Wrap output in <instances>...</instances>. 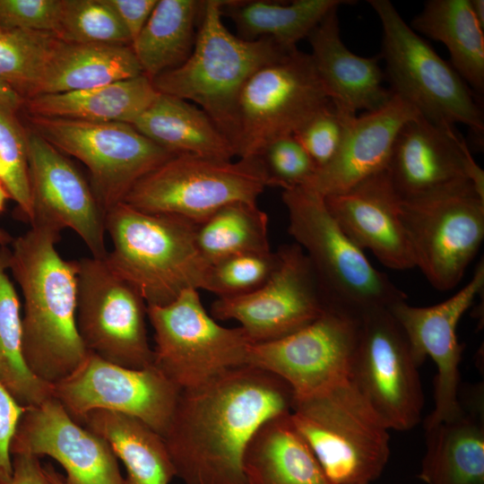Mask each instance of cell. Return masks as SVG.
<instances>
[{
    "label": "cell",
    "instance_id": "cell-1",
    "mask_svg": "<svg viewBox=\"0 0 484 484\" xmlns=\"http://www.w3.org/2000/svg\"><path fill=\"white\" fill-rule=\"evenodd\" d=\"M293 405L285 381L250 365L180 390L163 436L175 476L185 484H247L243 455L249 440Z\"/></svg>",
    "mask_w": 484,
    "mask_h": 484
},
{
    "label": "cell",
    "instance_id": "cell-2",
    "mask_svg": "<svg viewBox=\"0 0 484 484\" xmlns=\"http://www.w3.org/2000/svg\"><path fill=\"white\" fill-rule=\"evenodd\" d=\"M61 231L30 227L12 243L9 270L23 298L22 354L29 369L54 385L89 352L77 328L78 260L56 249Z\"/></svg>",
    "mask_w": 484,
    "mask_h": 484
},
{
    "label": "cell",
    "instance_id": "cell-3",
    "mask_svg": "<svg viewBox=\"0 0 484 484\" xmlns=\"http://www.w3.org/2000/svg\"><path fill=\"white\" fill-rule=\"evenodd\" d=\"M197 224L119 203L106 213L113 248L104 259L147 306L161 307L186 290H205L211 264L196 244Z\"/></svg>",
    "mask_w": 484,
    "mask_h": 484
},
{
    "label": "cell",
    "instance_id": "cell-4",
    "mask_svg": "<svg viewBox=\"0 0 484 484\" xmlns=\"http://www.w3.org/2000/svg\"><path fill=\"white\" fill-rule=\"evenodd\" d=\"M220 5L221 0L203 2L191 55L152 82L160 93L195 103L233 146L237 106L245 83L260 67L290 49L265 39L235 36L222 22Z\"/></svg>",
    "mask_w": 484,
    "mask_h": 484
},
{
    "label": "cell",
    "instance_id": "cell-5",
    "mask_svg": "<svg viewBox=\"0 0 484 484\" xmlns=\"http://www.w3.org/2000/svg\"><path fill=\"white\" fill-rule=\"evenodd\" d=\"M290 417L330 484H369L382 474L389 428L350 377L295 400Z\"/></svg>",
    "mask_w": 484,
    "mask_h": 484
},
{
    "label": "cell",
    "instance_id": "cell-6",
    "mask_svg": "<svg viewBox=\"0 0 484 484\" xmlns=\"http://www.w3.org/2000/svg\"><path fill=\"white\" fill-rule=\"evenodd\" d=\"M288 231L307 256L331 305L361 317L406 299L342 231L324 197L306 186L284 189Z\"/></svg>",
    "mask_w": 484,
    "mask_h": 484
},
{
    "label": "cell",
    "instance_id": "cell-7",
    "mask_svg": "<svg viewBox=\"0 0 484 484\" xmlns=\"http://www.w3.org/2000/svg\"><path fill=\"white\" fill-rule=\"evenodd\" d=\"M270 186L272 183L259 157L234 161L177 154L143 177L122 203L199 224L229 203H257Z\"/></svg>",
    "mask_w": 484,
    "mask_h": 484
},
{
    "label": "cell",
    "instance_id": "cell-8",
    "mask_svg": "<svg viewBox=\"0 0 484 484\" xmlns=\"http://www.w3.org/2000/svg\"><path fill=\"white\" fill-rule=\"evenodd\" d=\"M383 29L381 57L393 93L436 124L467 125L478 138L482 111L453 66L415 32L389 0H368Z\"/></svg>",
    "mask_w": 484,
    "mask_h": 484
},
{
    "label": "cell",
    "instance_id": "cell-9",
    "mask_svg": "<svg viewBox=\"0 0 484 484\" xmlns=\"http://www.w3.org/2000/svg\"><path fill=\"white\" fill-rule=\"evenodd\" d=\"M330 102L311 55L289 50L255 71L243 87L236 112V156L259 157L270 143L293 135Z\"/></svg>",
    "mask_w": 484,
    "mask_h": 484
},
{
    "label": "cell",
    "instance_id": "cell-10",
    "mask_svg": "<svg viewBox=\"0 0 484 484\" xmlns=\"http://www.w3.org/2000/svg\"><path fill=\"white\" fill-rule=\"evenodd\" d=\"M147 317L154 332L153 366L180 390L247 365L252 342L245 331L219 324L196 290L165 306H147Z\"/></svg>",
    "mask_w": 484,
    "mask_h": 484
},
{
    "label": "cell",
    "instance_id": "cell-11",
    "mask_svg": "<svg viewBox=\"0 0 484 484\" xmlns=\"http://www.w3.org/2000/svg\"><path fill=\"white\" fill-rule=\"evenodd\" d=\"M414 265L438 290L454 289L484 238V198L470 183L402 201Z\"/></svg>",
    "mask_w": 484,
    "mask_h": 484
},
{
    "label": "cell",
    "instance_id": "cell-12",
    "mask_svg": "<svg viewBox=\"0 0 484 484\" xmlns=\"http://www.w3.org/2000/svg\"><path fill=\"white\" fill-rule=\"evenodd\" d=\"M28 118L32 131L85 165L91 189L105 213L122 203L143 177L175 155L130 124Z\"/></svg>",
    "mask_w": 484,
    "mask_h": 484
},
{
    "label": "cell",
    "instance_id": "cell-13",
    "mask_svg": "<svg viewBox=\"0 0 484 484\" xmlns=\"http://www.w3.org/2000/svg\"><path fill=\"white\" fill-rule=\"evenodd\" d=\"M147 305L104 259L78 260L77 328L89 353L135 369L153 365Z\"/></svg>",
    "mask_w": 484,
    "mask_h": 484
},
{
    "label": "cell",
    "instance_id": "cell-14",
    "mask_svg": "<svg viewBox=\"0 0 484 484\" xmlns=\"http://www.w3.org/2000/svg\"><path fill=\"white\" fill-rule=\"evenodd\" d=\"M418 368L389 309L360 317L350 379L389 429L410 430L420 421L424 396Z\"/></svg>",
    "mask_w": 484,
    "mask_h": 484
},
{
    "label": "cell",
    "instance_id": "cell-15",
    "mask_svg": "<svg viewBox=\"0 0 484 484\" xmlns=\"http://www.w3.org/2000/svg\"><path fill=\"white\" fill-rule=\"evenodd\" d=\"M277 253V265L262 286L243 295L218 298L211 307L214 319L238 322L253 344L288 336L331 306L298 245H285Z\"/></svg>",
    "mask_w": 484,
    "mask_h": 484
},
{
    "label": "cell",
    "instance_id": "cell-16",
    "mask_svg": "<svg viewBox=\"0 0 484 484\" xmlns=\"http://www.w3.org/2000/svg\"><path fill=\"white\" fill-rule=\"evenodd\" d=\"M360 317L335 306L298 331L272 341L251 344L247 365L277 376L294 401L350 377Z\"/></svg>",
    "mask_w": 484,
    "mask_h": 484
},
{
    "label": "cell",
    "instance_id": "cell-17",
    "mask_svg": "<svg viewBox=\"0 0 484 484\" xmlns=\"http://www.w3.org/2000/svg\"><path fill=\"white\" fill-rule=\"evenodd\" d=\"M179 392L153 365L129 368L91 353L71 375L52 385V396L81 424L91 411H110L134 417L162 436Z\"/></svg>",
    "mask_w": 484,
    "mask_h": 484
},
{
    "label": "cell",
    "instance_id": "cell-18",
    "mask_svg": "<svg viewBox=\"0 0 484 484\" xmlns=\"http://www.w3.org/2000/svg\"><path fill=\"white\" fill-rule=\"evenodd\" d=\"M26 133L30 227L71 229L92 257L105 259L106 213L90 183L64 153L30 128Z\"/></svg>",
    "mask_w": 484,
    "mask_h": 484
},
{
    "label": "cell",
    "instance_id": "cell-19",
    "mask_svg": "<svg viewBox=\"0 0 484 484\" xmlns=\"http://www.w3.org/2000/svg\"><path fill=\"white\" fill-rule=\"evenodd\" d=\"M484 288V263L476 267L470 281L448 299L429 307H413L405 300L393 305L389 311L404 332L415 362L419 367L430 357L436 367L435 406L424 428L459 416L460 362L462 345L457 339V325Z\"/></svg>",
    "mask_w": 484,
    "mask_h": 484
},
{
    "label": "cell",
    "instance_id": "cell-20",
    "mask_svg": "<svg viewBox=\"0 0 484 484\" xmlns=\"http://www.w3.org/2000/svg\"><path fill=\"white\" fill-rule=\"evenodd\" d=\"M386 170L402 200L467 183L484 198V171L454 125L421 115L399 131Z\"/></svg>",
    "mask_w": 484,
    "mask_h": 484
},
{
    "label": "cell",
    "instance_id": "cell-21",
    "mask_svg": "<svg viewBox=\"0 0 484 484\" xmlns=\"http://www.w3.org/2000/svg\"><path fill=\"white\" fill-rule=\"evenodd\" d=\"M11 454L51 457L65 471V484L125 483L108 443L77 422L53 396L25 408Z\"/></svg>",
    "mask_w": 484,
    "mask_h": 484
},
{
    "label": "cell",
    "instance_id": "cell-22",
    "mask_svg": "<svg viewBox=\"0 0 484 484\" xmlns=\"http://www.w3.org/2000/svg\"><path fill=\"white\" fill-rule=\"evenodd\" d=\"M324 201L340 228L360 249L371 251L393 270L415 267L402 217V199L386 169Z\"/></svg>",
    "mask_w": 484,
    "mask_h": 484
},
{
    "label": "cell",
    "instance_id": "cell-23",
    "mask_svg": "<svg viewBox=\"0 0 484 484\" xmlns=\"http://www.w3.org/2000/svg\"><path fill=\"white\" fill-rule=\"evenodd\" d=\"M419 115L412 105L393 93L380 108L355 116L334 157L301 186L326 197L344 193L385 170L399 131Z\"/></svg>",
    "mask_w": 484,
    "mask_h": 484
},
{
    "label": "cell",
    "instance_id": "cell-24",
    "mask_svg": "<svg viewBox=\"0 0 484 484\" xmlns=\"http://www.w3.org/2000/svg\"><path fill=\"white\" fill-rule=\"evenodd\" d=\"M338 8L332 9L307 36L315 68L339 108L356 114L371 112L386 104L393 91L383 85L377 57L359 56L341 40Z\"/></svg>",
    "mask_w": 484,
    "mask_h": 484
},
{
    "label": "cell",
    "instance_id": "cell-25",
    "mask_svg": "<svg viewBox=\"0 0 484 484\" xmlns=\"http://www.w3.org/2000/svg\"><path fill=\"white\" fill-rule=\"evenodd\" d=\"M456 418L426 428L427 451L419 478L427 484H484L482 385L459 395Z\"/></svg>",
    "mask_w": 484,
    "mask_h": 484
},
{
    "label": "cell",
    "instance_id": "cell-26",
    "mask_svg": "<svg viewBox=\"0 0 484 484\" xmlns=\"http://www.w3.org/2000/svg\"><path fill=\"white\" fill-rule=\"evenodd\" d=\"M243 471L247 484H330L290 412L256 429L244 452Z\"/></svg>",
    "mask_w": 484,
    "mask_h": 484
},
{
    "label": "cell",
    "instance_id": "cell-27",
    "mask_svg": "<svg viewBox=\"0 0 484 484\" xmlns=\"http://www.w3.org/2000/svg\"><path fill=\"white\" fill-rule=\"evenodd\" d=\"M159 91L145 74L77 91L42 94L25 100L29 116L132 125Z\"/></svg>",
    "mask_w": 484,
    "mask_h": 484
},
{
    "label": "cell",
    "instance_id": "cell-28",
    "mask_svg": "<svg viewBox=\"0 0 484 484\" xmlns=\"http://www.w3.org/2000/svg\"><path fill=\"white\" fill-rule=\"evenodd\" d=\"M132 125L164 150L232 160L235 150L210 117L187 100L160 93Z\"/></svg>",
    "mask_w": 484,
    "mask_h": 484
},
{
    "label": "cell",
    "instance_id": "cell-29",
    "mask_svg": "<svg viewBox=\"0 0 484 484\" xmlns=\"http://www.w3.org/2000/svg\"><path fill=\"white\" fill-rule=\"evenodd\" d=\"M141 74L143 73L130 45L61 40L35 96L92 89Z\"/></svg>",
    "mask_w": 484,
    "mask_h": 484
},
{
    "label": "cell",
    "instance_id": "cell-30",
    "mask_svg": "<svg viewBox=\"0 0 484 484\" xmlns=\"http://www.w3.org/2000/svg\"><path fill=\"white\" fill-rule=\"evenodd\" d=\"M82 424L102 436L124 464V484H169L175 476L161 435L142 420L110 411L96 410Z\"/></svg>",
    "mask_w": 484,
    "mask_h": 484
},
{
    "label": "cell",
    "instance_id": "cell-31",
    "mask_svg": "<svg viewBox=\"0 0 484 484\" xmlns=\"http://www.w3.org/2000/svg\"><path fill=\"white\" fill-rule=\"evenodd\" d=\"M352 1L221 0L220 13L233 22L240 39H265L284 49H292L332 9Z\"/></svg>",
    "mask_w": 484,
    "mask_h": 484
},
{
    "label": "cell",
    "instance_id": "cell-32",
    "mask_svg": "<svg viewBox=\"0 0 484 484\" xmlns=\"http://www.w3.org/2000/svg\"><path fill=\"white\" fill-rule=\"evenodd\" d=\"M411 28L442 42L451 65L478 93L484 91V28L475 18L470 0H429Z\"/></svg>",
    "mask_w": 484,
    "mask_h": 484
},
{
    "label": "cell",
    "instance_id": "cell-33",
    "mask_svg": "<svg viewBox=\"0 0 484 484\" xmlns=\"http://www.w3.org/2000/svg\"><path fill=\"white\" fill-rule=\"evenodd\" d=\"M204 1L158 0L131 48L143 74L154 79L191 55Z\"/></svg>",
    "mask_w": 484,
    "mask_h": 484
},
{
    "label": "cell",
    "instance_id": "cell-34",
    "mask_svg": "<svg viewBox=\"0 0 484 484\" xmlns=\"http://www.w3.org/2000/svg\"><path fill=\"white\" fill-rule=\"evenodd\" d=\"M11 249L0 246V382L23 407L37 405L52 396V385L39 379L22 354L21 301L10 281Z\"/></svg>",
    "mask_w": 484,
    "mask_h": 484
},
{
    "label": "cell",
    "instance_id": "cell-35",
    "mask_svg": "<svg viewBox=\"0 0 484 484\" xmlns=\"http://www.w3.org/2000/svg\"><path fill=\"white\" fill-rule=\"evenodd\" d=\"M196 244L211 265L240 254L269 251L267 214L257 203H229L197 224Z\"/></svg>",
    "mask_w": 484,
    "mask_h": 484
},
{
    "label": "cell",
    "instance_id": "cell-36",
    "mask_svg": "<svg viewBox=\"0 0 484 484\" xmlns=\"http://www.w3.org/2000/svg\"><path fill=\"white\" fill-rule=\"evenodd\" d=\"M60 41L52 32L0 28V82L25 100L34 97Z\"/></svg>",
    "mask_w": 484,
    "mask_h": 484
},
{
    "label": "cell",
    "instance_id": "cell-37",
    "mask_svg": "<svg viewBox=\"0 0 484 484\" xmlns=\"http://www.w3.org/2000/svg\"><path fill=\"white\" fill-rule=\"evenodd\" d=\"M56 35L66 43L131 46L127 31L106 0H61Z\"/></svg>",
    "mask_w": 484,
    "mask_h": 484
},
{
    "label": "cell",
    "instance_id": "cell-38",
    "mask_svg": "<svg viewBox=\"0 0 484 484\" xmlns=\"http://www.w3.org/2000/svg\"><path fill=\"white\" fill-rule=\"evenodd\" d=\"M0 181L16 203V217L30 218V188L26 129L17 115L0 110Z\"/></svg>",
    "mask_w": 484,
    "mask_h": 484
},
{
    "label": "cell",
    "instance_id": "cell-39",
    "mask_svg": "<svg viewBox=\"0 0 484 484\" xmlns=\"http://www.w3.org/2000/svg\"><path fill=\"white\" fill-rule=\"evenodd\" d=\"M278 263V253L269 251L237 255L211 265L207 291L219 298L236 297L262 286Z\"/></svg>",
    "mask_w": 484,
    "mask_h": 484
},
{
    "label": "cell",
    "instance_id": "cell-40",
    "mask_svg": "<svg viewBox=\"0 0 484 484\" xmlns=\"http://www.w3.org/2000/svg\"><path fill=\"white\" fill-rule=\"evenodd\" d=\"M355 116L331 101L293 134L315 163L316 170L334 157Z\"/></svg>",
    "mask_w": 484,
    "mask_h": 484
},
{
    "label": "cell",
    "instance_id": "cell-41",
    "mask_svg": "<svg viewBox=\"0 0 484 484\" xmlns=\"http://www.w3.org/2000/svg\"><path fill=\"white\" fill-rule=\"evenodd\" d=\"M259 158L272 186L282 190L306 185L316 171L315 163L293 135L272 141Z\"/></svg>",
    "mask_w": 484,
    "mask_h": 484
},
{
    "label": "cell",
    "instance_id": "cell-42",
    "mask_svg": "<svg viewBox=\"0 0 484 484\" xmlns=\"http://www.w3.org/2000/svg\"><path fill=\"white\" fill-rule=\"evenodd\" d=\"M60 11L61 0H0V28L48 31L56 35Z\"/></svg>",
    "mask_w": 484,
    "mask_h": 484
},
{
    "label": "cell",
    "instance_id": "cell-43",
    "mask_svg": "<svg viewBox=\"0 0 484 484\" xmlns=\"http://www.w3.org/2000/svg\"><path fill=\"white\" fill-rule=\"evenodd\" d=\"M25 408L0 382V484H9L12 479L11 445Z\"/></svg>",
    "mask_w": 484,
    "mask_h": 484
},
{
    "label": "cell",
    "instance_id": "cell-44",
    "mask_svg": "<svg viewBox=\"0 0 484 484\" xmlns=\"http://www.w3.org/2000/svg\"><path fill=\"white\" fill-rule=\"evenodd\" d=\"M13 475L9 484H65L62 476L52 468L44 467L39 458L29 454H14Z\"/></svg>",
    "mask_w": 484,
    "mask_h": 484
},
{
    "label": "cell",
    "instance_id": "cell-45",
    "mask_svg": "<svg viewBox=\"0 0 484 484\" xmlns=\"http://www.w3.org/2000/svg\"><path fill=\"white\" fill-rule=\"evenodd\" d=\"M106 2L118 16L132 44L147 22L158 0H106Z\"/></svg>",
    "mask_w": 484,
    "mask_h": 484
},
{
    "label": "cell",
    "instance_id": "cell-46",
    "mask_svg": "<svg viewBox=\"0 0 484 484\" xmlns=\"http://www.w3.org/2000/svg\"><path fill=\"white\" fill-rule=\"evenodd\" d=\"M24 102L25 99L0 82V110L17 115L23 108Z\"/></svg>",
    "mask_w": 484,
    "mask_h": 484
},
{
    "label": "cell",
    "instance_id": "cell-47",
    "mask_svg": "<svg viewBox=\"0 0 484 484\" xmlns=\"http://www.w3.org/2000/svg\"><path fill=\"white\" fill-rule=\"evenodd\" d=\"M470 3L475 18L484 28V0H470Z\"/></svg>",
    "mask_w": 484,
    "mask_h": 484
},
{
    "label": "cell",
    "instance_id": "cell-48",
    "mask_svg": "<svg viewBox=\"0 0 484 484\" xmlns=\"http://www.w3.org/2000/svg\"><path fill=\"white\" fill-rule=\"evenodd\" d=\"M14 238L6 230L0 229V246H8Z\"/></svg>",
    "mask_w": 484,
    "mask_h": 484
},
{
    "label": "cell",
    "instance_id": "cell-49",
    "mask_svg": "<svg viewBox=\"0 0 484 484\" xmlns=\"http://www.w3.org/2000/svg\"><path fill=\"white\" fill-rule=\"evenodd\" d=\"M10 198L7 191L0 181V213L4 211L6 201Z\"/></svg>",
    "mask_w": 484,
    "mask_h": 484
}]
</instances>
